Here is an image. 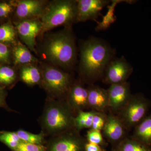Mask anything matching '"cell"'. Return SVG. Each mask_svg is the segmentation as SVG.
Listing matches in <instances>:
<instances>
[{
    "label": "cell",
    "instance_id": "ffe728a7",
    "mask_svg": "<svg viewBox=\"0 0 151 151\" xmlns=\"http://www.w3.org/2000/svg\"><path fill=\"white\" fill-rule=\"evenodd\" d=\"M116 151H151L147 145L134 139L124 138L118 143Z\"/></svg>",
    "mask_w": 151,
    "mask_h": 151
},
{
    "label": "cell",
    "instance_id": "2e32d148",
    "mask_svg": "<svg viewBox=\"0 0 151 151\" xmlns=\"http://www.w3.org/2000/svg\"><path fill=\"white\" fill-rule=\"evenodd\" d=\"M133 139L149 145L151 144V114L135 127Z\"/></svg>",
    "mask_w": 151,
    "mask_h": 151
},
{
    "label": "cell",
    "instance_id": "83f0119b",
    "mask_svg": "<svg viewBox=\"0 0 151 151\" xmlns=\"http://www.w3.org/2000/svg\"><path fill=\"white\" fill-rule=\"evenodd\" d=\"M14 151H47V148L43 145L25 142L22 141Z\"/></svg>",
    "mask_w": 151,
    "mask_h": 151
},
{
    "label": "cell",
    "instance_id": "6da1fadb",
    "mask_svg": "<svg viewBox=\"0 0 151 151\" xmlns=\"http://www.w3.org/2000/svg\"><path fill=\"white\" fill-rule=\"evenodd\" d=\"M114 53L113 49L104 41L95 37L89 39L84 42L81 48V73L90 81L102 78Z\"/></svg>",
    "mask_w": 151,
    "mask_h": 151
},
{
    "label": "cell",
    "instance_id": "4316f807",
    "mask_svg": "<svg viewBox=\"0 0 151 151\" xmlns=\"http://www.w3.org/2000/svg\"><path fill=\"white\" fill-rule=\"evenodd\" d=\"M88 142L102 145L105 143L101 131L90 129L87 132L86 136Z\"/></svg>",
    "mask_w": 151,
    "mask_h": 151
},
{
    "label": "cell",
    "instance_id": "44dd1931",
    "mask_svg": "<svg viewBox=\"0 0 151 151\" xmlns=\"http://www.w3.org/2000/svg\"><path fill=\"white\" fill-rule=\"evenodd\" d=\"M15 63L16 64H22L34 62L35 58L29 50L25 46L19 43L14 50Z\"/></svg>",
    "mask_w": 151,
    "mask_h": 151
},
{
    "label": "cell",
    "instance_id": "ba28073f",
    "mask_svg": "<svg viewBox=\"0 0 151 151\" xmlns=\"http://www.w3.org/2000/svg\"><path fill=\"white\" fill-rule=\"evenodd\" d=\"M133 70L132 66L122 57L109 62L102 78L105 83L111 85L121 84L127 82Z\"/></svg>",
    "mask_w": 151,
    "mask_h": 151
},
{
    "label": "cell",
    "instance_id": "cb8c5ba5",
    "mask_svg": "<svg viewBox=\"0 0 151 151\" xmlns=\"http://www.w3.org/2000/svg\"><path fill=\"white\" fill-rule=\"evenodd\" d=\"M15 37V30L12 25L6 24L0 26V42H13Z\"/></svg>",
    "mask_w": 151,
    "mask_h": 151
},
{
    "label": "cell",
    "instance_id": "7402d4cb",
    "mask_svg": "<svg viewBox=\"0 0 151 151\" xmlns=\"http://www.w3.org/2000/svg\"><path fill=\"white\" fill-rule=\"evenodd\" d=\"M16 133L21 141L25 142L42 145L45 141V134L43 132L39 134H34L24 130H19Z\"/></svg>",
    "mask_w": 151,
    "mask_h": 151
},
{
    "label": "cell",
    "instance_id": "5b68a950",
    "mask_svg": "<svg viewBox=\"0 0 151 151\" xmlns=\"http://www.w3.org/2000/svg\"><path fill=\"white\" fill-rule=\"evenodd\" d=\"M41 75L44 88L53 98L67 96L71 86V78L68 73L55 68L46 66Z\"/></svg>",
    "mask_w": 151,
    "mask_h": 151
},
{
    "label": "cell",
    "instance_id": "52a82bcc",
    "mask_svg": "<svg viewBox=\"0 0 151 151\" xmlns=\"http://www.w3.org/2000/svg\"><path fill=\"white\" fill-rule=\"evenodd\" d=\"M47 151H84L86 143L78 131L73 129L54 136Z\"/></svg>",
    "mask_w": 151,
    "mask_h": 151
},
{
    "label": "cell",
    "instance_id": "8992f818",
    "mask_svg": "<svg viewBox=\"0 0 151 151\" xmlns=\"http://www.w3.org/2000/svg\"><path fill=\"white\" fill-rule=\"evenodd\" d=\"M149 108L147 100L141 96H133L119 111L118 116L126 129L135 127L145 118Z\"/></svg>",
    "mask_w": 151,
    "mask_h": 151
},
{
    "label": "cell",
    "instance_id": "9a60e30c",
    "mask_svg": "<svg viewBox=\"0 0 151 151\" xmlns=\"http://www.w3.org/2000/svg\"><path fill=\"white\" fill-rule=\"evenodd\" d=\"M44 2L37 0H23L18 2L16 14L19 18L24 20L42 14L44 11Z\"/></svg>",
    "mask_w": 151,
    "mask_h": 151
},
{
    "label": "cell",
    "instance_id": "7a4b0ae2",
    "mask_svg": "<svg viewBox=\"0 0 151 151\" xmlns=\"http://www.w3.org/2000/svg\"><path fill=\"white\" fill-rule=\"evenodd\" d=\"M73 114L66 102L48 99L40 119L42 132L54 137L75 129Z\"/></svg>",
    "mask_w": 151,
    "mask_h": 151
},
{
    "label": "cell",
    "instance_id": "f546056e",
    "mask_svg": "<svg viewBox=\"0 0 151 151\" xmlns=\"http://www.w3.org/2000/svg\"><path fill=\"white\" fill-rule=\"evenodd\" d=\"M12 10V6L6 2L0 3V17H6Z\"/></svg>",
    "mask_w": 151,
    "mask_h": 151
},
{
    "label": "cell",
    "instance_id": "9c48e42d",
    "mask_svg": "<svg viewBox=\"0 0 151 151\" xmlns=\"http://www.w3.org/2000/svg\"><path fill=\"white\" fill-rule=\"evenodd\" d=\"M108 108L113 112H119L129 101L132 95L128 82L112 84L108 89Z\"/></svg>",
    "mask_w": 151,
    "mask_h": 151
},
{
    "label": "cell",
    "instance_id": "d6986e66",
    "mask_svg": "<svg viewBox=\"0 0 151 151\" xmlns=\"http://www.w3.org/2000/svg\"><path fill=\"white\" fill-rule=\"evenodd\" d=\"M20 77L26 84L33 85L37 84L41 81L42 75L37 68L33 66H27L22 68Z\"/></svg>",
    "mask_w": 151,
    "mask_h": 151
},
{
    "label": "cell",
    "instance_id": "1f68e13d",
    "mask_svg": "<svg viewBox=\"0 0 151 151\" xmlns=\"http://www.w3.org/2000/svg\"><path fill=\"white\" fill-rule=\"evenodd\" d=\"M0 107L6 108L7 106L5 102V96L4 92L2 88L0 87Z\"/></svg>",
    "mask_w": 151,
    "mask_h": 151
},
{
    "label": "cell",
    "instance_id": "603a6c76",
    "mask_svg": "<svg viewBox=\"0 0 151 151\" xmlns=\"http://www.w3.org/2000/svg\"><path fill=\"white\" fill-rule=\"evenodd\" d=\"M0 142L5 144L9 148L14 151L22 142L16 132H0Z\"/></svg>",
    "mask_w": 151,
    "mask_h": 151
},
{
    "label": "cell",
    "instance_id": "ac0fdd59",
    "mask_svg": "<svg viewBox=\"0 0 151 151\" xmlns=\"http://www.w3.org/2000/svg\"><path fill=\"white\" fill-rule=\"evenodd\" d=\"M96 111H80L74 118V129L79 132L84 129H91L93 117Z\"/></svg>",
    "mask_w": 151,
    "mask_h": 151
},
{
    "label": "cell",
    "instance_id": "4fadbf2b",
    "mask_svg": "<svg viewBox=\"0 0 151 151\" xmlns=\"http://www.w3.org/2000/svg\"><path fill=\"white\" fill-rule=\"evenodd\" d=\"M126 129L118 116L111 114L107 116L106 122L103 130L105 137L112 142H121L124 139Z\"/></svg>",
    "mask_w": 151,
    "mask_h": 151
},
{
    "label": "cell",
    "instance_id": "7c38bea8",
    "mask_svg": "<svg viewBox=\"0 0 151 151\" xmlns=\"http://www.w3.org/2000/svg\"><path fill=\"white\" fill-rule=\"evenodd\" d=\"M41 22L36 19H25L17 25V30L23 42L32 51H35L36 37L42 30Z\"/></svg>",
    "mask_w": 151,
    "mask_h": 151
},
{
    "label": "cell",
    "instance_id": "277c9868",
    "mask_svg": "<svg viewBox=\"0 0 151 151\" xmlns=\"http://www.w3.org/2000/svg\"><path fill=\"white\" fill-rule=\"evenodd\" d=\"M77 1H55L44 10L42 19V30L45 32L63 25H69L76 22Z\"/></svg>",
    "mask_w": 151,
    "mask_h": 151
},
{
    "label": "cell",
    "instance_id": "8fae6325",
    "mask_svg": "<svg viewBox=\"0 0 151 151\" xmlns=\"http://www.w3.org/2000/svg\"><path fill=\"white\" fill-rule=\"evenodd\" d=\"M88 90L80 82L71 85L66 96V103L73 113L89 108Z\"/></svg>",
    "mask_w": 151,
    "mask_h": 151
},
{
    "label": "cell",
    "instance_id": "484cf974",
    "mask_svg": "<svg viewBox=\"0 0 151 151\" xmlns=\"http://www.w3.org/2000/svg\"><path fill=\"white\" fill-rule=\"evenodd\" d=\"M107 116L103 112L96 111L93 117L92 127L90 129L102 131L106 122Z\"/></svg>",
    "mask_w": 151,
    "mask_h": 151
},
{
    "label": "cell",
    "instance_id": "4dcf8cb0",
    "mask_svg": "<svg viewBox=\"0 0 151 151\" xmlns=\"http://www.w3.org/2000/svg\"><path fill=\"white\" fill-rule=\"evenodd\" d=\"M85 151H102L100 146L97 144L87 142L84 147Z\"/></svg>",
    "mask_w": 151,
    "mask_h": 151
},
{
    "label": "cell",
    "instance_id": "f1b7e54d",
    "mask_svg": "<svg viewBox=\"0 0 151 151\" xmlns=\"http://www.w3.org/2000/svg\"><path fill=\"white\" fill-rule=\"evenodd\" d=\"M9 57V51L6 45L0 42V61L6 62Z\"/></svg>",
    "mask_w": 151,
    "mask_h": 151
},
{
    "label": "cell",
    "instance_id": "5bb4252c",
    "mask_svg": "<svg viewBox=\"0 0 151 151\" xmlns=\"http://www.w3.org/2000/svg\"><path fill=\"white\" fill-rule=\"evenodd\" d=\"M87 90L89 108L93 109V111L104 113L108 107V89L93 85L89 86Z\"/></svg>",
    "mask_w": 151,
    "mask_h": 151
},
{
    "label": "cell",
    "instance_id": "d4e9b609",
    "mask_svg": "<svg viewBox=\"0 0 151 151\" xmlns=\"http://www.w3.org/2000/svg\"><path fill=\"white\" fill-rule=\"evenodd\" d=\"M16 74L12 68L7 66L0 67V84L9 85L13 83Z\"/></svg>",
    "mask_w": 151,
    "mask_h": 151
},
{
    "label": "cell",
    "instance_id": "e0dca14e",
    "mask_svg": "<svg viewBox=\"0 0 151 151\" xmlns=\"http://www.w3.org/2000/svg\"><path fill=\"white\" fill-rule=\"evenodd\" d=\"M111 4L107 6L108 10L105 15L103 16L102 20L100 22H97V26L95 28L97 31L107 29L116 21V18L115 15V10L116 6L119 3L127 2L130 4L132 1H124V0H113L111 1Z\"/></svg>",
    "mask_w": 151,
    "mask_h": 151
},
{
    "label": "cell",
    "instance_id": "30bf717a",
    "mask_svg": "<svg viewBox=\"0 0 151 151\" xmlns=\"http://www.w3.org/2000/svg\"><path fill=\"white\" fill-rule=\"evenodd\" d=\"M77 1L76 22H85L88 20L96 21L103 8L110 4L107 0H78Z\"/></svg>",
    "mask_w": 151,
    "mask_h": 151
},
{
    "label": "cell",
    "instance_id": "3957f363",
    "mask_svg": "<svg viewBox=\"0 0 151 151\" xmlns=\"http://www.w3.org/2000/svg\"><path fill=\"white\" fill-rule=\"evenodd\" d=\"M47 58L54 64L68 68L73 65L76 58L75 39L69 31L52 36L44 46Z\"/></svg>",
    "mask_w": 151,
    "mask_h": 151
}]
</instances>
